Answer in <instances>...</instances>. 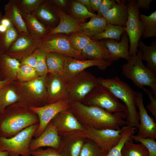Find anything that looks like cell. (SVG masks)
<instances>
[{"label": "cell", "instance_id": "cell-11", "mask_svg": "<svg viewBox=\"0 0 156 156\" xmlns=\"http://www.w3.org/2000/svg\"><path fill=\"white\" fill-rule=\"evenodd\" d=\"M111 64V62L104 60H80L65 56L63 70L61 76L67 82L88 68L96 66L99 69L103 70Z\"/></svg>", "mask_w": 156, "mask_h": 156}, {"label": "cell", "instance_id": "cell-10", "mask_svg": "<svg viewBox=\"0 0 156 156\" xmlns=\"http://www.w3.org/2000/svg\"><path fill=\"white\" fill-rule=\"evenodd\" d=\"M38 49L47 53H57L66 56L80 60H85L81 54L72 48L68 37L59 34L46 35L40 39Z\"/></svg>", "mask_w": 156, "mask_h": 156}, {"label": "cell", "instance_id": "cell-46", "mask_svg": "<svg viewBox=\"0 0 156 156\" xmlns=\"http://www.w3.org/2000/svg\"><path fill=\"white\" fill-rule=\"evenodd\" d=\"M116 3L115 0H102L97 15L102 16L104 14L111 9Z\"/></svg>", "mask_w": 156, "mask_h": 156}, {"label": "cell", "instance_id": "cell-41", "mask_svg": "<svg viewBox=\"0 0 156 156\" xmlns=\"http://www.w3.org/2000/svg\"><path fill=\"white\" fill-rule=\"evenodd\" d=\"M38 77L35 68L27 65H21L17 73L16 80L22 82H27Z\"/></svg>", "mask_w": 156, "mask_h": 156}, {"label": "cell", "instance_id": "cell-23", "mask_svg": "<svg viewBox=\"0 0 156 156\" xmlns=\"http://www.w3.org/2000/svg\"><path fill=\"white\" fill-rule=\"evenodd\" d=\"M116 3L102 17L109 23L125 27L128 14L127 3L125 0H115Z\"/></svg>", "mask_w": 156, "mask_h": 156}, {"label": "cell", "instance_id": "cell-14", "mask_svg": "<svg viewBox=\"0 0 156 156\" xmlns=\"http://www.w3.org/2000/svg\"><path fill=\"white\" fill-rule=\"evenodd\" d=\"M84 132L86 138L93 141L103 151L107 152L116 145L121 137V130L109 129H96L85 127Z\"/></svg>", "mask_w": 156, "mask_h": 156}, {"label": "cell", "instance_id": "cell-50", "mask_svg": "<svg viewBox=\"0 0 156 156\" xmlns=\"http://www.w3.org/2000/svg\"><path fill=\"white\" fill-rule=\"evenodd\" d=\"M84 5L91 12L94 13L90 4V0H77Z\"/></svg>", "mask_w": 156, "mask_h": 156}, {"label": "cell", "instance_id": "cell-1", "mask_svg": "<svg viewBox=\"0 0 156 156\" xmlns=\"http://www.w3.org/2000/svg\"><path fill=\"white\" fill-rule=\"evenodd\" d=\"M70 109L85 127L96 129H120L127 125L124 112H109L102 108L86 105L81 102H69Z\"/></svg>", "mask_w": 156, "mask_h": 156}, {"label": "cell", "instance_id": "cell-34", "mask_svg": "<svg viewBox=\"0 0 156 156\" xmlns=\"http://www.w3.org/2000/svg\"><path fill=\"white\" fill-rule=\"evenodd\" d=\"M121 130V137L117 144L108 151L105 156H122L121 150L125 142L136 131V128L128 126H123Z\"/></svg>", "mask_w": 156, "mask_h": 156}, {"label": "cell", "instance_id": "cell-20", "mask_svg": "<svg viewBox=\"0 0 156 156\" xmlns=\"http://www.w3.org/2000/svg\"><path fill=\"white\" fill-rule=\"evenodd\" d=\"M86 60H101L112 62L118 60L113 57L100 40H93L88 44L81 52Z\"/></svg>", "mask_w": 156, "mask_h": 156}, {"label": "cell", "instance_id": "cell-49", "mask_svg": "<svg viewBox=\"0 0 156 156\" xmlns=\"http://www.w3.org/2000/svg\"><path fill=\"white\" fill-rule=\"evenodd\" d=\"M102 0H90L91 6L93 11H97Z\"/></svg>", "mask_w": 156, "mask_h": 156}, {"label": "cell", "instance_id": "cell-56", "mask_svg": "<svg viewBox=\"0 0 156 156\" xmlns=\"http://www.w3.org/2000/svg\"><path fill=\"white\" fill-rule=\"evenodd\" d=\"M3 16V15L1 12L0 11V23L1 21L2 18Z\"/></svg>", "mask_w": 156, "mask_h": 156}, {"label": "cell", "instance_id": "cell-8", "mask_svg": "<svg viewBox=\"0 0 156 156\" xmlns=\"http://www.w3.org/2000/svg\"><path fill=\"white\" fill-rule=\"evenodd\" d=\"M128 16L126 25L124 27L129 41V53L135 55L138 51V44L144 29V25L139 18V8L135 0H127Z\"/></svg>", "mask_w": 156, "mask_h": 156}, {"label": "cell", "instance_id": "cell-54", "mask_svg": "<svg viewBox=\"0 0 156 156\" xmlns=\"http://www.w3.org/2000/svg\"><path fill=\"white\" fill-rule=\"evenodd\" d=\"M8 27L0 23V33H3L5 32Z\"/></svg>", "mask_w": 156, "mask_h": 156}, {"label": "cell", "instance_id": "cell-19", "mask_svg": "<svg viewBox=\"0 0 156 156\" xmlns=\"http://www.w3.org/2000/svg\"><path fill=\"white\" fill-rule=\"evenodd\" d=\"M61 137L51 121L41 134L32 139L29 148L31 151L43 147H48L57 150L60 144Z\"/></svg>", "mask_w": 156, "mask_h": 156}, {"label": "cell", "instance_id": "cell-51", "mask_svg": "<svg viewBox=\"0 0 156 156\" xmlns=\"http://www.w3.org/2000/svg\"><path fill=\"white\" fill-rule=\"evenodd\" d=\"M49 1L52 3L61 7L65 6L67 2V1L65 0H53Z\"/></svg>", "mask_w": 156, "mask_h": 156}, {"label": "cell", "instance_id": "cell-12", "mask_svg": "<svg viewBox=\"0 0 156 156\" xmlns=\"http://www.w3.org/2000/svg\"><path fill=\"white\" fill-rule=\"evenodd\" d=\"M29 107L37 114L39 118L38 127L33 136L36 138L41 134L57 114L70 108L69 101L68 99H65L40 107Z\"/></svg>", "mask_w": 156, "mask_h": 156}, {"label": "cell", "instance_id": "cell-35", "mask_svg": "<svg viewBox=\"0 0 156 156\" xmlns=\"http://www.w3.org/2000/svg\"><path fill=\"white\" fill-rule=\"evenodd\" d=\"M130 138L125 143L121 150L122 156H149L147 148L141 143L135 144Z\"/></svg>", "mask_w": 156, "mask_h": 156}, {"label": "cell", "instance_id": "cell-43", "mask_svg": "<svg viewBox=\"0 0 156 156\" xmlns=\"http://www.w3.org/2000/svg\"><path fill=\"white\" fill-rule=\"evenodd\" d=\"M130 138L143 144L147 149L149 156H156V141L153 138H143L137 135H132Z\"/></svg>", "mask_w": 156, "mask_h": 156}, {"label": "cell", "instance_id": "cell-24", "mask_svg": "<svg viewBox=\"0 0 156 156\" xmlns=\"http://www.w3.org/2000/svg\"><path fill=\"white\" fill-rule=\"evenodd\" d=\"M3 17L9 20L15 27L19 34H30L23 20L20 11L14 0H10L5 5Z\"/></svg>", "mask_w": 156, "mask_h": 156}, {"label": "cell", "instance_id": "cell-6", "mask_svg": "<svg viewBox=\"0 0 156 156\" xmlns=\"http://www.w3.org/2000/svg\"><path fill=\"white\" fill-rule=\"evenodd\" d=\"M38 125L26 128L10 138L0 137V148L8 151L9 156H30L29 144Z\"/></svg>", "mask_w": 156, "mask_h": 156}, {"label": "cell", "instance_id": "cell-16", "mask_svg": "<svg viewBox=\"0 0 156 156\" xmlns=\"http://www.w3.org/2000/svg\"><path fill=\"white\" fill-rule=\"evenodd\" d=\"M143 96L140 92H136V105L138 108L139 124L137 135L143 138L156 139V123L149 116L145 107Z\"/></svg>", "mask_w": 156, "mask_h": 156}, {"label": "cell", "instance_id": "cell-13", "mask_svg": "<svg viewBox=\"0 0 156 156\" xmlns=\"http://www.w3.org/2000/svg\"><path fill=\"white\" fill-rule=\"evenodd\" d=\"M40 41V39L30 34H18L4 54L21 62L38 48Z\"/></svg>", "mask_w": 156, "mask_h": 156}, {"label": "cell", "instance_id": "cell-39", "mask_svg": "<svg viewBox=\"0 0 156 156\" xmlns=\"http://www.w3.org/2000/svg\"><path fill=\"white\" fill-rule=\"evenodd\" d=\"M71 11L73 17L79 21L98 16L90 12L84 5L76 0L72 2Z\"/></svg>", "mask_w": 156, "mask_h": 156}, {"label": "cell", "instance_id": "cell-31", "mask_svg": "<svg viewBox=\"0 0 156 156\" xmlns=\"http://www.w3.org/2000/svg\"><path fill=\"white\" fill-rule=\"evenodd\" d=\"M65 56L57 53H47L46 60L48 74L62 76L64 68Z\"/></svg>", "mask_w": 156, "mask_h": 156}, {"label": "cell", "instance_id": "cell-37", "mask_svg": "<svg viewBox=\"0 0 156 156\" xmlns=\"http://www.w3.org/2000/svg\"><path fill=\"white\" fill-rule=\"evenodd\" d=\"M68 38L72 48L81 54L84 48L92 40L90 38L81 32L73 33Z\"/></svg>", "mask_w": 156, "mask_h": 156}, {"label": "cell", "instance_id": "cell-2", "mask_svg": "<svg viewBox=\"0 0 156 156\" xmlns=\"http://www.w3.org/2000/svg\"><path fill=\"white\" fill-rule=\"evenodd\" d=\"M39 123L36 113L23 103L16 102L8 106L0 113V137L11 138Z\"/></svg>", "mask_w": 156, "mask_h": 156}, {"label": "cell", "instance_id": "cell-44", "mask_svg": "<svg viewBox=\"0 0 156 156\" xmlns=\"http://www.w3.org/2000/svg\"><path fill=\"white\" fill-rule=\"evenodd\" d=\"M31 155L32 156H62L57 150L50 147L45 149L40 148L31 151Z\"/></svg>", "mask_w": 156, "mask_h": 156}, {"label": "cell", "instance_id": "cell-15", "mask_svg": "<svg viewBox=\"0 0 156 156\" xmlns=\"http://www.w3.org/2000/svg\"><path fill=\"white\" fill-rule=\"evenodd\" d=\"M60 136L84 132L86 127L69 109L61 112L51 120Z\"/></svg>", "mask_w": 156, "mask_h": 156}, {"label": "cell", "instance_id": "cell-40", "mask_svg": "<svg viewBox=\"0 0 156 156\" xmlns=\"http://www.w3.org/2000/svg\"><path fill=\"white\" fill-rule=\"evenodd\" d=\"M14 0L20 11L26 14H31L45 1L44 0Z\"/></svg>", "mask_w": 156, "mask_h": 156}, {"label": "cell", "instance_id": "cell-18", "mask_svg": "<svg viewBox=\"0 0 156 156\" xmlns=\"http://www.w3.org/2000/svg\"><path fill=\"white\" fill-rule=\"evenodd\" d=\"M60 146L57 150L62 156H79L87 138L84 132H79L60 136Z\"/></svg>", "mask_w": 156, "mask_h": 156}, {"label": "cell", "instance_id": "cell-47", "mask_svg": "<svg viewBox=\"0 0 156 156\" xmlns=\"http://www.w3.org/2000/svg\"><path fill=\"white\" fill-rule=\"evenodd\" d=\"M38 49H36L32 54L22 60L21 65H27L35 68L36 66Z\"/></svg>", "mask_w": 156, "mask_h": 156}, {"label": "cell", "instance_id": "cell-5", "mask_svg": "<svg viewBox=\"0 0 156 156\" xmlns=\"http://www.w3.org/2000/svg\"><path fill=\"white\" fill-rule=\"evenodd\" d=\"M47 76L40 77L29 81H16L13 83L20 102L28 107H39L47 105Z\"/></svg>", "mask_w": 156, "mask_h": 156}, {"label": "cell", "instance_id": "cell-32", "mask_svg": "<svg viewBox=\"0 0 156 156\" xmlns=\"http://www.w3.org/2000/svg\"><path fill=\"white\" fill-rule=\"evenodd\" d=\"M125 32L123 27L108 23L103 31L90 38L93 40L111 39L119 41Z\"/></svg>", "mask_w": 156, "mask_h": 156}, {"label": "cell", "instance_id": "cell-26", "mask_svg": "<svg viewBox=\"0 0 156 156\" xmlns=\"http://www.w3.org/2000/svg\"><path fill=\"white\" fill-rule=\"evenodd\" d=\"M21 13L30 34L40 39L47 35L49 32L47 29L34 15L31 14Z\"/></svg>", "mask_w": 156, "mask_h": 156}, {"label": "cell", "instance_id": "cell-53", "mask_svg": "<svg viewBox=\"0 0 156 156\" xmlns=\"http://www.w3.org/2000/svg\"><path fill=\"white\" fill-rule=\"evenodd\" d=\"M13 81H14L9 79L0 80V88L8 83L13 82Z\"/></svg>", "mask_w": 156, "mask_h": 156}, {"label": "cell", "instance_id": "cell-21", "mask_svg": "<svg viewBox=\"0 0 156 156\" xmlns=\"http://www.w3.org/2000/svg\"><path fill=\"white\" fill-rule=\"evenodd\" d=\"M56 10L60 20L59 23L57 26L50 30L47 35L80 32L79 21L66 14L59 8H57Z\"/></svg>", "mask_w": 156, "mask_h": 156}, {"label": "cell", "instance_id": "cell-28", "mask_svg": "<svg viewBox=\"0 0 156 156\" xmlns=\"http://www.w3.org/2000/svg\"><path fill=\"white\" fill-rule=\"evenodd\" d=\"M13 82L0 88V113H3L8 106L20 102Z\"/></svg>", "mask_w": 156, "mask_h": 156}, {"label": "cell", "instance_id": "cell-38", "mask_svg": "<svg viewBox=\"0 0 156 156\" xmlns=\"http://www.w3.org/2000/svg\"><path fill=\"white\" fill-rule=\"evenodd\" d=\"M107 153L92 140L87 138L82 146L79 156H105Z\"/></svg>", "mask_w": 156, "mask_h": 156}, {"label": "cell", "instance_id": "cell-29", "mask_svg": "<svg viewBox=\"0 0 156 156\" xmlns=\"http://www.w3.org/2000/svg\"><path fill=\"white\" fill-rule=\"evenodd\" d=\"M138 48L142 52V60H145L147 62L146 66L156 73V41L154 40L151 46H148L140 40L138 43Z\"/></svg>", "mask_w": 156, "mask_h": 156}, {"label": "cell", "instance_id": "cell-45", "mask_svg": "<svg viewBox=\"0 0 156 156\" xmlns=\"http://www.w3.org/2000/svg\"><path fill=\"white\" fill-rule=\"evenodd\" d=\"M147 94L150 100V103L146 106V108L151 113L156 120V98L151 91L144 87L141 88Z\"/></svg>", "mask_w": 156, "mask_h": 156}, {"label": "cell", "instance_id": "cell-3", "mask_svg": "<svg viewBox=\"0 0 156 156\" xmlns=\"http://www.w3.org/2000/svg\"><path fill=\"white\" fill-rule=\"evenodd\" d=\"M96 79L97 84L109 91L125 103L127 108L124 112L127 126L138 128L139 117L136 105V92L117 77L107 79L99 77Z\"/></svg>", "mask_w": 156, "mask_h": 156}, {"label": "cell", "instance_id": "cell-17", "mask_svg": "<svg viewBox=\"0 0 156 156\" xmlns=\"http://www.w3.org/2000/svg\"><path fill=\"white\" fill-rule=\"evenodd\" d=\"M65 99H68L67 82L61 75L48 73L47 84V104Z\"/></svg>", "mask_w": 156, "mask_h": 156}, {"label": "cell", "instance_id": "cell-42", "mask_svg": "<svg viewBox=\"0 0 156 156\" xmlns=\"http://www.w3.org/2000/svg\"><path fill=\"white\" fill-rule=\"evenodd\" d=\"M38 49L37 62L35 69L39 76H46L48 74L46 60L47 53Z\"/></svg>", "mask_w": 156, "mask_h": 156}, {"label": "cell", "instance_id": "cell-55", "mask_svg": "<svg viewBox=\"0 0 156 156\" xmlns=\"http://www.w3.org/2000/svg\"><path fill=\"white\" fill-rule=\"evenodd\" d=\"M0 156H9L8 152L0 148Z\"/></svg>", "mask_w": 156, "mask_h": 156}, {"label": "cell", "instance_id": "cell-22", "mask_svg": "<svg viewBox=\"0 0 156 156\" xmlns=\"http://www.w3.org/2000/svg\"><path fill=\"white\" fill-rule=\"evenodd\" d=\"M101 41L111 55L115 58L118 60L120 58H122L127 61L130 60L129 41L125 31L122 35L119 41L111 39H104Z\"/></svg>", "mask_w": 156, "mask_h": 156}, {"label": "cell", "instance_id": "cell-33", "mask_svg": "<svg viewBox=\"0 0 156 156\" xmlns=\"http://www.w3.org/2000/svg\"><path fill=\"white\" fill-rule=\"evenodd\" d=\"M139 18L143 23L144 29L142 36V39L156 36V11L149 16L140 14Z\"/></svg>", "mask_w": 156, "mask_h": 156}, {"label": "cell", "instance_id": "cell-27", "mask_svg": "<svg viewBox=\"0 0 156 156\" xmlns=\"http://www.w3.org/2000/svg\"><path fill=\"white\" fill-rule=\"evenodd\" d=\"M108 23L102 16L92 17L87 22L79 24L80 32L91 38L103 31Z\"/></svg>", "mask_w": 156, "mask_h": 156}, {"label": "cell", "instance_id": "cell-4", "mask_svg": "<svg viewBox=\"0 0 156 156\" xmlns=\"http://www.w3.org/2000/svg\"><path fill=\"white\" fill-rule=\"evenodd\" d=\"M142 55V52L138 49L135 55L130 56L127 62L122 65V74L139 88L141 89L145 86L150 87L154 96L156 98V73L144 65Z\"/></svg>", "mask_w": 156, "mask_h": 156}, {"label": "cell", "instance_id": "cell-30", "mask_svg": "<svg viewBox=\"0 0 156 156\" xmlns=\"http://www.w3.org/2000/svg\"><path fill=\"white\" fill-rule=\"evenodd\" d=\"M45 1L31 14L34 15L44 26H52L57 21L56 16L52 7Z\"/></svg>", "mask_w": 156, "mask_h": 156}, {"label": "cell", "instance_id": "cell-52", "mask_svg": "<svg viewBox=\"0 0 156 156\" xmlns=\"http://www.w3.org/2000/svg\"><path fill=\"white\" fill-rule=\"evenodd\" d=\"M0 23L8 27L10 26L12 23L8 19L3 18V16L1 21Z\"/></svg>", "mask_w": 156, "mask_h": 156}, {"label": "cell", "instance_id": "cell-36", "mask_svg": "<svg viewBox=\"0 0 156 156\" xmlns=\"http://www.w3.org/2000/svg\"><path fill=\"white\" fill-rule=\"evenodd\" d=\"M18 34L12 24L5 32L0 33V53H5L17 37Z\"/></svg>", "mask_w": 156, "mask_h": 156}, {"label": "cell", "instance_id": "cell-57", "mask_svg": "<svg viewBox=\"0 0 156 156\" xmlns=\"http://www.w3.org/2000/svg\"><path fill=\"white\" fill-rule=\"evenodd\" d=\"M2 79H2V78L1 74V73L0 70V80H2Z\"/></svg>", "mask_w": 156, "mask_h": 156}, {"label": "cell", "instance_id": "cell-25", "mask_svg": "<svg viewBox=\"0 0 156 156\" xmlns=\"http://www.w3.org/2000/svg\"><path fill=\"white\" fill-rule=\"evenodd\" d=\"M21 65V62L18 60L0 53V70L2 79L16 80Z\"/></svg>", "mask_w": 156, "mask_h": 156}, {"label": "cell", "instance_id": "cell-9", "mask_svg": "<svg viewBox=\"0 0 156 156\" xmlns=\"http://www.w3.org/2000/svg\"><path fill=\"white\" fill-rule=\"evenodd\" d=\"M96 78L90 73L84 70L67 82L69 101L81 102L97 85Z\"/></svg>", "mask_w": 156, "mask_h": 156}, {"label": "cell", "instance_id": "cell-48", "mask_svg": "<svg viewBox=\"0 0 156 156\" xmlns=\"http://www.w3.org/2000/svg\"><path fill=\"white\" fill-rule=\"evenodd\" d=\"M135 1L139 8L146 10L150 8V3L153 0H136Z\"/></svg>", "mask_w": 156, "mask_h": 156}, {"label": "cell", "instance_id": "cell-7", "mask_svg": "<svg viewBox=\"0 0 156 156\" xmlns=\"http://www.w3.org/2000/svg\"><path fill=\"white\" fill-rule=\"evenodd\" d=\"M81 102L86 105L102 108L111 113L125 112L127 110L126 106L111 92L97 84Z\"/></svg>", "mask_w": 156, "mask_h": 156}]
</instances>
